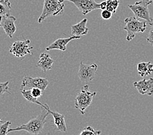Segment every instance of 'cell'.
I'll list each match as a JSON object with an SVG mask.
<instances>
[{"mask_svg":"<svg viewBox=\"0 0 153 135\" xmlns=\"http://www.w3.org/2000/svg\"><path fill=\"white\" fill-rule=\"evenodd\" d=\"M49 114V112L47 109L42 107V110L39 115L33 117L25 124H22L16 127L10 128L8 133H9L16 131H26L30 134H39L43 131L44 126L47 122V117Z\"/></svg>","mask_w":153,"mask_h":135,"instance_id":"obj_1","label":"cell"},{"mask_svg":"<svg viewBox=\"0 0 153 135\" xmlns=\"http://www.w3.org/2000/svg\"><path fill=\"white\" fill-rule=\"evenodd\" d=\"M96 95V92H90L89 86L88 85H84L79 91L75 99V109L79 110L81 114L84 115L86 110L91 105L94 98Z\"/></svg>","mask_w":153,"mask_h":135,"instance_id":"obj_2","label":"cell"},{"mask_svg":"<svg viewBox=\"0 0 153 135\" xmlns=\"http://www.w3.org/2000/svg\"><path fill=\"white\" fill-rule=\"evenodd\" d=\"M64 7V3L60 2V0H45L43 11L38 18V23H41L48 17L62 15Z\"/></svg>","mask_w":153,"mask_h":135,"instance_id":"obj_3","label":"cell"},{"mask_svg":"<svg viewBox=\"0 0 153 135\" xmlns=\"http://www.w3.org/2000/svg\"><path fill=\"white\" fill-rule=\"evenodd\" d=\"M126 26L124 30L127 32L126 40L130 42L135 37L137 33H144L147 29V22L139 20L135 16L128 17L124 20Z\"/></svg>","mask_w":153,"mask_h":135,"instance_id":"obj_4","label":"cell"},{"mask_svg":"<svg viewBox=\"0 0 153 135\" xmlns=\"http://www.w3.org/2000/svg\"><path fill=\"white\" fill-rule=\"evenodd\" d=\"M152 3V0H141L140 1L135 2L133 5H128V7L134 12L137 18L145 20L149 25L152 26V18H151L150 17L148 7Z\"/></svg>","mask_w":153,"mask_h":135,"instance_id":"obj_5","label":"cell"},{"mask_svg":"<svg viewBox=\"0 0 153 135\" xmlns=\"http://www.w3.org/2000/svg\"><path fill=\"white\" fill-rule=\"evenodd\" d=\"M49 85L46 78L43 77H32L30 76H25L22 81L20 89L21 90H30L34 88H40L44 92Z\"/></svg>","mask_w":153,"mask_h":135,"instance_id":"obj_6","label":"cell"},{"mask_svg":"<svg viewBox=\"0 0 153 135\" xmlns=\"http://www.w3.org/2000/svg\"><path fill=\"white\" fill-rule=\"evenodd\" d=\"M30 40H16L10 47V53L15 55L16 57L19 58H23L27 55H32V53L31 51L33 49V47L30 46Z\"/></svg>","mask_w":153,"mask_h":135,"instance_id":"obj_7","label":"cell"},{"mask_svg":"<svg viewBox=\"0 0 153 135\" xmlns=\"http://www.w3.org/2000/svg\"><path fill=\"white\" fill-rule=\"evenodd\" d=\"M98 70V65L92 64L87 65L81 62L79 64L78 77L82 83H89L95 78L96 72Z\"/></svg>","mask_w":153,"mask_h":135,"instance_id":"obj_8","label":"cell"},{"mask_svg":"<svg viewBox=\"0 0 153 135\" xmlns=\"http://www.w3.org/2000/svg\"><path fill=\"white\" fill-rule=\"evenodd\" d=\"M65 1L74 3L83 15H86L94 10L100 9V4L96 3L95 0H60V2Z\"/></svg>","mask_w":153,"mask_h":135,"instance_id":"obj_9","label":"cell"},{"mask_svg":"<svg viewBox=\"0 0 153 135\" xmlns=\"http://www.w3.org/2000/svg\"><path fill=\"white\" fill-rule=\"evenodd\" d=\"M16 20L15 17L11 15L0 16V27H2L5 34L10 38H13L16 31Z\"/></svg>","mask_w":153,"mask_h":135,"instance_id":"obj_10","label":"cell"},{"mask_svg":"<svg viewBox=\"0 0 153 135\" xmlns=\"http://www.w3.org/2000/svg\"><path fill=\"white\" fill-rule=\"evenodd\" d=\"M133 85L141 95L151 96L153 94V78L143 79L139 81H135Z\"/></svg>","mask_w":153,"mask_h":135,"instance_id":"obj_11","label":"cell"},{"mask_svg":"<svg viewBox=\"0 0 153 135\" xmlns=\"http://www.w3.org/2000/svg\"><path fill=\"white\" fill-rule=\"evenodd\" d=\"M81 36H76L71 35V36H69L67 38H61V39H58L53 42L51 45H49L48 47H47L46 50L50 51L53 50H58L62 51H65L67 50V46L68 44L71 41L74 40H76L81 39Z\"/></svg>","mask_w":153,"mask_h":135,"instance_id":"obj_12","label":"cell"},{"mask_svg":"<svg viewBox=\"0 0 153 135\" xmlns=\"http://www.w3.org/2000/svg\"><path fill=\"white\" fill-rule=\"evenodd\" d=\"M45 109H47L51 114L52 116L53 117L54 124L56 127L57 130L62 133L66 132V131H67V127H66V124L65 122L64 116L63 114H62L58 112H55L51 110L47 103H45Z\"/></svg>","mask_w":153,"mask_h":135,"instance_id":"obj_13","label":"cell"},{"mask_svg":"<svg viewBox=\"0 0 153 135\" xmlns=\"http://www.w3.org/2000/svg\"><path fill=\"white\" fill-rule=\"evenodd\" d=\"M54 62V60L49 54L46 52H43L40 55L39 60L37 62L36 67L40 68L45 72H47L53 68Z\"/></svg>","mask_w":153,"mask_h":135,"instance_id":"obj_14","label":"cell"},{"mask_svg":"<svg viewBox=\"0 0 153 135\" xmlns=\"http://www.w3.org/2000/svg\"><path fill=\"white\" fill-rule=\"evenodd\" d=\"M87 22L88 20L86 18H84L78 23L71 26V35L76 36L86 35L89 31L88 27H86Z\"/></svg>","mask_w":153,"mask_h":135,"instance_id":"obj_15","label":"cell"},{"mask_svg":"<svg viewBox=\"0 0 153 135\" xmlns=\"http://www.w3.org/2000/svg\"><path fill=\"white\" fill-rule=\"evenodd\" d=\"M137 70L141 77H145L153 73V64L150 61L140 62L137 64Z\"/></svg>","mask_w":153,"mask_h":135,"instance_id":"obj_16","label":"cell"},{"mask_svg":"<svg viewBox=\"0 0 153 135\" xmlns=\"http://www.w3.org/2000/svg\"><path fill=\"white\" fill-rule=\"evenodd\" d=\"M21 93L23 96V97L25 98L27 101H28L30 103H32L34 104H37V105H40L43 108H45V105L41 103L39 101H38L37 98H35L32 94V92L30 90H21Z\"/></svg>","mask_w":153,"mask_h":135,"instance_id":"obj_17","label":"cell"},{"mask_svg":"<svg viewBox=\"0 0 153 135\" xmlns=\"http://www.w3.org/2000/svg\"><path fill=\"white\" fill-rule=\"evenodd\" d=\"M11 3L10 0H0V16L10 15Z\"/></svg>","mask_w":153,"mask_h":135,"instance_id":"obj_18","label":"cell"},{"mask_svg":"<svg viewBox=\"0 0 153 135\" xmlns=\"http://www.w3.org/2000/svg\"><path fill=\"white\" fill-rule=\"evenodd\" d=\"M107 8L106 9L109 10L112 13H115L119 7L120 1L119 0H114V1H109L107 0Z\"/></svg>","mask_w":153,"mask_h":135,"instance_id":"obj_19","label":"cell"},{"mask_svg":"<svg viewBox=\"0 0 153 135\" xmlns=\"http://www.w3.org/2000/svg\"><path fill=\"white\" fill-rule=\"evenodd\" d=\"M101 134H102V131L94 129L91 126L86 127L80 133L81 135H100Z\"/></svg>","mask_w":153,"mask_h":135,"instance_id":"obj_20","label":"cell"},{"mask_svg":"<svg viewBox=\"0 0 153 135\" xmlns=\"http://www.w3.org/2000/svg\"><path fill=\"white\" fill-rule=\"evenodd\" d=\"M9 81L5 82H0V98L3 96L5 93H7L9 94H11V92H9Z\"/></svg>","mask_w":153,"mask_h":135,"instance_id":"obj_21","label":"cell"},{"mask_svg":"<svg viewBox=\"0 0 153 135\" xmlns=\"http://www.w3.org/2000/svg\"><path fill=\"white\" fill-rule=\"evenodd\" d=\"M11 124V123L9 121H7V122H3L2 124L0 125V135H6L9 133V127Z\"/></svg>","mask_w":153,"mask_h":135,"instance_id":"obj_22","label":"cell"},{"mask_svg":"<svg viewBox=\"0 0 153 135\" xmlns=\"http://www.w3.org/2000/svg\"><path fill=\"white\" fill-rule=\"evenodd\" d=\"M31 92H32V94L33 97L36 98H39L41 96H42L43 91L40 88H34L31 89Z\"/></svg>","mask_w":153,"mask_h":135,"instance_id":"obj_23","label":"cell"},{"mask_svg":"<svg viewBox=\"0 0 153 135\" xmlns=\"http://www.w3.org/2000/svg\"><path fill=\"white\" fill-rule=\"evenodd\" d=\"M112 12L109 10L105 9V10H103L102 13H101V16H102V18L105 20H108L109 19L111 18V17H112Z\"/></svg>","mask_w":153,"mask_h":135,"instance_id":"obj_24","label":"cell"},{"mask_svg":"<svg viewBox=\"0 0 153 135\" xmlns=\"http://www.w3.org/2000/svg\"><path fill=\"white\" fill-rule=\"evenodd\" d=\"M146 40H147V42L150 44L152 46H153V18H152V25L150 31H149L148 36Z\"/></svg>","mask_w":153,"mask_h":135,"instance_id":"obj_25","label":"cell"},{"mask_svg":"<svg viewBox=\"0 0 153 135\" xmlns=\"http://www.w3.org/2000/svg\"><path fill=\"white\" fill-rule=\"evenodd\" d=\"M100 4V9L101 10H105L107 8V1H103Z\"/></svg>","mask_w":153,"mask_h":135,"instance_id":"obj_26","label":"cell"},{"mask_svg":"<svg viewBox=\"0 0 153 135\" xmlns=\"http://www.w3.org/2000/svg\"><path fill=\"white\" fill-rule=\"evenodd\" d=\"M1 122H3V121L1 120V118H0V123H1Z\"/></svg>","mask_w":153,"mask_h":135,"instance_id":"obj_27","label":"cell"},{"mask_svg":"<svg viewBox=\"0 0 153 135\" xmlns=\"http://www.w3.org/2000/svg\"><path fill=\"white\" fill-rule=\"evenodd\" d=\"M109 1H114V0H109Z\"/></svg>","mask_w":153,"mask_h":135,"instance_id":"obj_28","label":"cell"}]
</instances>
